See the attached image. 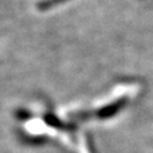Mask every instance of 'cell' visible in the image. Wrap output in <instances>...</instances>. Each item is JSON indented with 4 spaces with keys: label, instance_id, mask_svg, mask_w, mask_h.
Here are the masks:
<instances>
[{
    "label": "cell",
    "instance_id": "1",
    "mask_svg": "<svg viewBox=\"0 0 153 153\" xmlns=\"http://www.w3.org/2000/svg\"><path fill=\"white\" fill-rule=\"evenodd\" d=\"M69 0H40L36 4V9L39 11H48L63 3H66Z\"/></svg>",
    "mask_w": 153,
    "mask_h": 153
}]
</instances>
